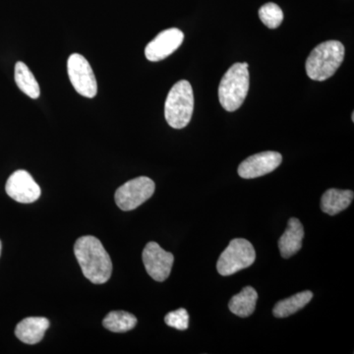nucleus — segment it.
<instances>
[{
    "label": "nucleus",
    "mask_w": 354,
    "mask_h": 354,
    "mask_svg": "<svg viewBox=\"0 0 354 354\" xmlns=\"http://www.w3.org/2000/svg\"><path fill=\"white\" fill-rule=\"evenodd\" d=\"M74 253L84 276L95 285L106 283L113 274V262L97 237H80L74 245Z\"/></svg>",
    "instance_id": "nucleus-1"
},
{
    "label": "nucleus",
    "mask_w": 354,
    "mask_h": 354,
    "mask_svg": "<svg viewBox=\"0 0 354 354\" xmlns=\"http://www.w3.org/2000/svg\"><path fill=\"white\" fill-rule=\"evenodd\" d=\"M344 58V46L339 41H327L317 46L306 60V73L314 81L330 78Z\"/></svg>",
    "instance_id": "nucleus-2"
},
{
    "label": "nucleus",
    "mask_w": 354,
    "mask_h": 354,
    "mask_svg": "<svg viewBox=\"0 0 354 354\" xmlns=\"http://www.w3.org/2000/svg\"><path fill=\"white\" fill-rule=\"evenodd\" d=\"M248 64H234L221 79L218 87V100L225 111H237L244 101L249 91Z\"/></svg>",
    "instance_id": "nucleus-3"
},
{
    "label": "nucleus",
    "mask_w": 354,
    "mask_h": 354,
    "mask_svg": "<svg viewBox=\"0 0 354 354\" xmlns=\"http://www.w3.org/2000/svg\"><path fill=\"white\" fill-rule=\"evenodd\" d=\"M194 111V94L191 84L178 81L171 88L165 104V116L169 127L183 129L189 124Z\"/></svg>",
    "instance_id": "nucleus-4"
},
{
    "label": "nucleus",
    "mask_w": 354,
    "mask_h": 354,
    "mask_svg": "<svg viewBox=\"0 0 354 354\" xmlns=\"http://www.w3.org/2000/svg\"><path fill=\"white\" fill-rule=\"evenodd\" d=\"M255 260L256 252L252 244L246 239H235L221 253L216 263V270L221 276H232L252 266Z\"/></svg>",
    "instance_id": "nucleus-5"
},
{
    "label": "nucleus",
    "mask_w": 354,
    "mask_h": 354,
    "mask_svg": "<svg viewBox=\"0 0 354 354\" xmlns=\"http://www.w3.org/2000/svg\"><path fill=\"white\" fill-rule=\"evenodd\" d=\"M156 185L152 179L140 176L131 179L116 190L114 199L122 211H132L150 199L155 192Z\"/></svg>",
    "instance_id": "nucleus-6"
},
{
    "label": "nucleus",
    "mask_w": 354,
    "mask_h": 354,
    "mask_svg": "<svg viewBox=\"0 0 354 354\" xmlns=\"http://www.w3.org/2000/svg\"><path fill=\"white\" fill-rule=\"evenodd\" d=\"M67 72L70 82L78 94L88 99L95 97L97 94V79L92 67L83 55L78 53L70 55L67 62Z\"/></svg>",
    "instance_id": "nucleus-7"
},
{
    "label": "nucleus",
    "mask_w": 354,
    "mask_h": 354,
    "mask_svg": "<svg viewBox=\"0 0 354 354\" xmlns=\"http://www.w3.org/2000/svg\"><path fill=\"white\" fill-rule=\"evenodd\" d=\"M143 263L149 276L157 281H165L171 274L174 256L157 242H149L143 250Z\"/></svg>",
    "instance_id": "nucleus-8"
},
{
    "label": "nucleus",
    "mask_w": 354,
    "mask_h": 354,
    "mask_svg": "<svg viewBox=\"0 0 354 354\" xmlns=\"http://www.w3.org/2000/svg\"><path fill=\"white\" fill-rule=\"evenodd\" d=\"M184 34L177 28L160 32L153 41L147 44L145 55L150 62L164 60L172 55L183 43Z\"/></svg>",
    "instance_id": "nucleus-9"
},
{
    "label": "nucleus",
    "mask_w": 354,
    "mask_h": 354,
    "mask_svg": "<svg viewBox=\"0 0 354 354\" xmlns=\"http://www.w3.org/2000/svg\"><path fill=\"white\" fill-rule=\"evenodd\" d=\"M6 190L13 200L24 204L37 201L41 196V188L31 174L26 171H17L7 180Z\"/></svg>",
    "instance_id": "nucleus-10"
},
{
    "label": "nucleus",
    "mask_w": 354,
    "mask_h": 354,
    "mask_svg": "<svg viewBox=\"0 0 354 354\" xmlns=\"http://www.w3.org/2000/svg\"><path fill=\"white\" fill-rule=\"evenodd\" d=\"M283 157L278 152H262L247 158L239 167V174L242 178L252 179L266 176L281 165Z\"/></svg>",
    "instance_id": "nucleus-11"
},
{
    "label": "nucleus",
    "mask_w": 354,
    "mask_h": 354,
    "mask_svg": "<svg viewBox=\"0 0 354 354\" xmlns=\"http://www.w3.org/2000/svg\"><path fill=\"white\" fill-rule=\"evenodd\" d=\"M304 239V228L297 218H291L286 232L279 239V252L285 259L297 254L301 249Z\"/></svg>",
    "instance_id": "nucleus-12"
},
{
    "label": "nucleus",
    "mask_w": 354,
    "mask_h": 354,
    "mask_svg": "<svg viewBox=\"0 0 354 354\" xmlns=\"http://www.w3.org/2000/svg\"><path fill=\"white\" fill-rule=\"evenodd\" d=\"M50 327V321L44 317H29L23 319L17 327L15 335L21 342L27 344H36L44 339V333Z\"/></svg>",
    "instance_id": "nucleus-13"
},
{
    "label": "nucleus",
    "mask_w": 354,
    "mask_h": 354,
    "mask_svg": "<svg viewBox=\"0 0 354 354\" xmlns=\"http://www.w3.org/2000/svg\"><path fill=\"white\" fill-rule=\"evenodd\" d=\"M354 194L351 190L329 189L321 199V209L324 213L335 216L348 209L353 202Z\"/></svg>",
    "instance_id": "nucleus-14"
},
{
    "label": "nucleus",
    "mask_w": 354,
    "mask_h": 354,
    "mask_svg": "<svg viewBox=\"0 0 354 354\" xmlns=\"http://www.w3.org/2000/svg\"><path fill=\"white\" fill-rule=\"evenodd\" d=\"M257 300V291L254 290L252 286H246L239 295H234L230 299L228 307L234 315L246 318L252 315L253 312L255 311Z\"/></svg>",
    "instance_id": "nucleus-15"
},
{
    "label": "nucleus",
    "mask_w": 354,
    "mask_h": 354,
    "mask_svg": "<svg viewBox=\"0 0 354 354\" xmlns=\"http://www.w3.org/2000/svg\"><path fill=\"white\" fill-rule=\"evenodd\" d=\"M312 298H313V293L311 291H301L292 297L279 301L274 307L272 313L277 318H286L306 306L311 301Z\"/></svg>",
    "instance_id": "nucleus-16"
},
{
    "label": "nucleus",
    "mask_w": 354,
    "mask_h": 354,
    "mask_svg": "<svg viewBox=\"0 0 354 354\" xmlns=\"http://www.w3.org/2000/svg\"><path fill=\"white\" fill-rule=\"evenodd\" d=\"M14 77H15L16 85L25 95L31 99H38L41 94L39 85L27 65L21 62H17L15 65Z\"/></svg>",
    "instance_id": "nucleus-17"
},
{
    "label": "nucleus",
    "mask_w": 354,
    "mask_h": 354,
    "mask_svg": "<svg viewBox=\"0 0 354 354\" xmlns=\"http://www.w3.org/2000/svg\"><path fill=\"white\" fill-rule=\"evenodd\" d=\"M102 324L111 332L127 333L136 327L137 318L128 312L111 311L104 319Z\"/></svg>",
    "instance_id": "nucleus-18"
},
{
    "label": "nucleus",
    "mask_w": 354,
    "mask_h": 354,
    "mask_svg": "<svg viewBox=\"0 0 354 354\" xmlns=\"http://www.w3.org/2000/svg\"><path fill=\"white\" fill-rule=\"evenodd\" d=\"M259 17L263 24L267 26L268 28L277 29L283 23V13L279 6L272 3V2H269V3L261 7Z\"/></svg>",
    "instance_id": "nucleus-19"
},
{
    "label": "nucleus",
    "mask_w": 354,
    "mask_h": 354,
    "mask_svg": "<svg viewBox=\"0 0 354 354\" xmlns=\"http://www.w3.org/2000/svg\"><path fill=\"white\" fill-rule=\"evenodd\" d=\"M165 322L169 327L179 330H185L189 326V315L185 309H177L176 311L169 312L165 318Z\"/></svg>",
    "instance_id": "nucleus-20"
},
{
    "label": "nucleus",
    "mask_w": 354,
    "mask_h": 354,
    "mask_svg": "<svg viewBox=\"0 0 354 354\" xmlns=\"http://www.w3.org/2000/svg\"><path fill=\"white\" fill-rule=\"evenodd\" d=\"M0 254H1V241H0Z\"/></svg>",
    "instance_id": "nucleus-21"
}]
</instances>
